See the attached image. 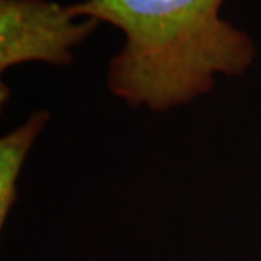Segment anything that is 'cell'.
<instances>
[{
  "label": "cell",
  "instance_id": "1",
  "mask_svg": "<svg viewBox=\"0 0 261 261\" xmlns=\"http://www.w3.org/2000/svg\"><path fill=\"white\" fill-rule=\"evenodd\" d=\"M225 0H82L77 19L125 35L108 65V87L130 108L166 112L209 93L219 75L240 77L255 58L251 37L219 16Z\"/></svg>",
  "mask_w": 261,
  "mask_h": 261
},
{
  "label": "cell",
  "instance_id": "2",
  "mask_svg": "<svg viewBox=\"0 0 261 261\" xmlns=\"http://www.w3.org/2000/svg\"><path fill=\"white\" fill-rule=\"evenodd\" d=\"M100 23L53 0H0V71L25 63L68 65Z\"/></svg>",
  "mask_w": 261,
  "mask_h": 261
},
{
  "label": "cell",
  "instance_id": "3",
  "mask_svg": "<svg viewBox=\"0 0 261 261\" xmlns=\"http://www.w3.org/2000/svg\"><path fill=\"white\" fill-rule=\"evenodd\" d=\"M51 115L47 109L34 112L23 125L0 138V226L8 221L18 200V181L25 160Z\"/></svg>",
  "mask_w": 261,
  "mask_h": 261
}]
</instances>
